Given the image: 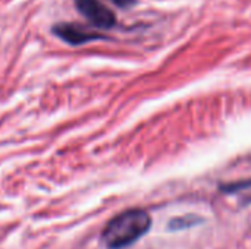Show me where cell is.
Here are the masks:
<instances>
[{
  "instance_id": "cell-2",
  "label": "cell",
  "mask_w": 251,
  "mask_h": 249,
  "mask_svg": "<svg viewBox=\"0 0 251 249\" xmlns=\"http://www.w3.org/2000/svg\"><path fill=\"white\" fill-rule=\"evenodd\" d=\"M78 12L85 16L97 28L109 29L116 23L115 13L107 9L100 0H74Z\"/></svg>"
},
{
  "instance_id": "cell-4",
  "label": "cell",
  "mask_w": 251,
  "mask_h": 249,
  "mask_svg": "<svg viewBox=\"0 0 251 249\" xmlns=\"http://www.w3.org/2000/svg\"><path fill=\"white\" fill-rule=\"evenodd\" d=\"M251 181H241V182H235V183H226V185H222L221 186V191L222 192H226V194H234V192H238L244 188H250Z\"/></svg>"
},
{
  "instance_id": "cell-5",
  "label": "cell",
  "mask_w": 251,
  "mask_h": 249,
  "mask_svg": "<svg viewBox=\"0 0 251 249\" xmlns=\"http://www.w3.org/2000/svg\"><path fill=\"white\" fill-rule=\"evenodd\" d=\"M196 217H182V219H175L171 222V227L172 229H184V227H190L194 226Z\"/></svg>"
},
{
  "instance_id": "cell-1",
  "label": "cell",
  "mask_w": 251,
  "mask_h": 249,
  "mask_svg": "<svg viewBox=\"0 0 251 249\" xmlns=\"http://www.w3.org/2000/svg\"><path fill=\"white\" fill-rule=\"evenodd\" d=\"M151 227V217L146 210L132 208L115 216L101 233L107 249H125L141 239Z\"/></svg>"
},
{
  "instance_id": "cell-6",
  "label": "cell",
  "mask_w": 251,
  "mask_h": 249,
  "mask_svg": "<svg viewBox=\"0 0 251 249\" xmlns=\"http://www.w3.org/2000/svg\"><path fill=\"white\" fill-rule=\"evenodd\" d=\"M113 4H116L118 7H122V9H128V7H132L137 0H110Z\"/></svg>"
},
{
  "instance_id": "cell-3",
  "label": "cell",
  "mask_w": 251,
  "mask_h": 249,
  "mask_svg": "<svg viewBox=\"0 0 251 249\" xmlns=\"http://www.w3.org/2000/svg\"><path fill=\"white\" fill-rule=\"evenodd\" d=\"M53 32L60 40H63L65 43L72 44V45H79V44H85L91 40L103 38V35L90 32L85 28L75 25V23H57L53 26Z\"/></svg>"
}]
</instances>
